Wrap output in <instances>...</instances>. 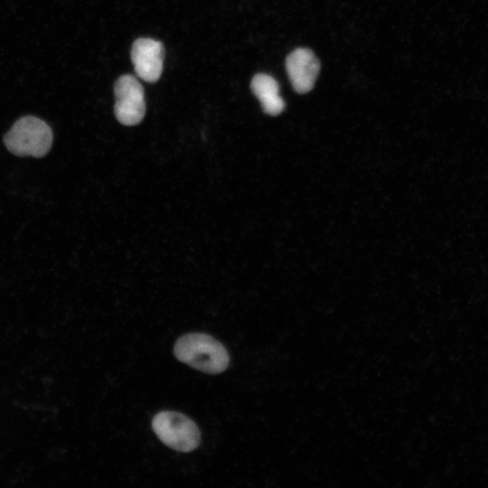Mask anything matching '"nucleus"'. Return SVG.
Returning a JSON list of instances; mask_svg holds the SVG:
<instances>
[{
	"mask_svg": "<svg viewBox=\"0 0 488 488\" xmlns=\"http://www.w3.org/2000/svg\"><path fill=\"white\" fill-rule=\"evenodd\" d=\"M117 119L125 126L139 124L145 114L144 89L133 75L120 76L114 85Z\"/></svg>",
	"mask_w": 488,
	"mask_h": 488,
	"instance_id": "nucleus-4",
	"label": "nucleus"
},
{
	"mask_svg": "<svg viewBox=\"0 0 488 488\" xmlns=\"http://www.w3.org/2000/svg\"><path fill=\"white\" fill-rule=\"evenodd\" d=\"M174 353L180 361L209 374L224 371L230 362L226 348L212 336L201 333L180 337Z\"/></svg>",
	"mask_w": 488,
	"mask_h": 488,
	"instance_id": "nucleus-1",
	"label": "nucleus"
},
{
	"mask_svg": "<svg viewBox=\"0 0 488 488\" xmlns=\"http://www.w3.org/2000/svg\"><path fill=\"white\" fill-rule=\"evenodd\" d=\"M158 438L179 452H191L198 447L201 433L197 425L185 415L175 411H161L152 421Z\"/></svg>",
	"mask_w": 488,
	"mask_h": 488,
	"instance_id": "nucleus-3",
	"label": "nucleus"
},
{
	"mask_svg": "<svg viewBox=\"0 0 488 488\" xmlns=\"http://www.w3.org/2000/svg\"><path fill=\"white\" fill-rule=\"evenodd\" d=\"M250 88L266 114L277 116L284 110L286 104L279 94V84L272 76L256 74L251 80Z\"/></svg>",
	"mask_w": 488,
	"mask_h": 488,
	"instance_id": "nucleus-7",
	"label": "nucleus"
},
{
	"mask_svg": "<svg viewBox=\"0 0 488 488\" xmlns=\"http://www.w3.org/2000/svg\"><path fill=\"white\" fill-rule=\"evenodd\" d=\"M286 70L294 90L305 94L314 86L320 71V61L310 49L296 48L286 57Z\"/></svg>",
	"mask_w": 488,
	"mask_h": 488,
	"instance_id": "nucleus-6",
	"label": "nucleus"
},
{
	"mask_svg": "<svg viewBox=\"0 0 488 488\" xmlns=\"http://www.w3.org/2000/svg\"><path fill=\"white\" fill-rule=\"evenodd\" d=\"M6 148L18 156H44L52 144L50 127L40 118L27 116L17 120L4 138Z\"/></svg>",
	"mask_w": 488,
	"mask_h": 488,
	"instance_id": "nucleus-2",
	"label": "nucleus"
},
{
	"mask_svg": "<svg viewBox=\"0 0 488 488\" xmlns=\"http://www.w3.org/2000/svg\"><path fill=\"white\" fill-rule=\"evenodd\" d=\"M164 48L161 42L151 38L136 39L131 48V61L136 75L143 80L156 82L162 74Z\"/></svg>",
	"mask_w": 488,
	"mask_h": 488,
	"instance_id": "nucleus-5",
	"label": "nucleus"
}]
</instances>
